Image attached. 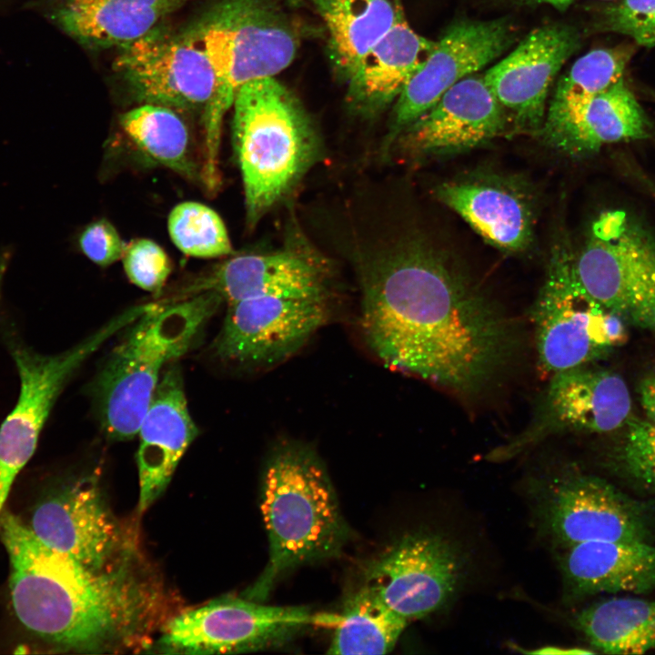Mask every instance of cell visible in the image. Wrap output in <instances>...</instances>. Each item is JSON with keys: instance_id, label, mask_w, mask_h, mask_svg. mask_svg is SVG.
Instances as JSON below:
<instances>
[{"instance_id": "obj_1", "label": "cell", "mask_w": 655, "mask_h": 655, "mask_svg": "<svg viewBox=\"0 0 655 655\" xmlns=\"http://www.w3.org/2000/svg\"><path fill=\"white\" fill-rule=\"evenodd\" d=\"M359 324L388 367L473 395L516 349L511 321L436 249L410 240L362 267Z\"/></svg>"}, {"instance_id": "obj_2", "label": "cell", "mask_w": 655, "mask_h": 655, "mask_svg": "<svg viewBox=\"0 0 655 655\" xmlns=\"http://www.w3.org/2000/svg\"><path fill=\"white\" fill-rule=\"evenodd\" d=\"M0 539L10 562L9 589L19 621L66 650L116 648L144 626L149 597L125 566L87 569L42 543L17 516L4 510Z\"/></svg>"}, {"instance_id": "obj_3", "label": "cell", "mask_w": 655, "mask_h": 655, "mask_svg": "<svg viewBox=\"0 0 655 655\" xmlns=\"http://www.w3.org/2000/svg\"><path fill=\"white\" fill-rule=\"evenodd\" d=\"M260 509L269 543L261 575L247 590L264 601L291 569L337 557L349 538L324 461L308 444L283 439L266 460Z\"/></svg>"}, {"instance_id": "obj_4", "label": "cell", "mask_w": 655, "mask_h": 655, "mask_svg": "<svg viewBox=\"0 0 655 655\" xmlns=\"http://www.w3.org/2000/svg\"><path fill=\"white\" fill-rule=\"evenodd\" d=\"M222 302L214 291L152 302L126 327L92 385L106 437L123 441L138 433L161 372L191 348Z\"/></svg>"}, {"instance_id": "obj_5", "label": "cell", "mask_w": 655, "mask_h": 655, "mask_svg": "<svg viewBox=\"0 0 655 655\" xmlns=\"http://www.w3.org/2000/svg\"><path fill=\"white\" fill-rule=\"evenodd\" d=\"M184 31L201 45L214 71L215 90L202 122L203 146L216 152L238 89L275 77L295 58L298 25L278 0H215Z\"/></svg>"}, {"instance_id": "obj_6", "label": "cell", "mask_w": 655, "mask_h": 655, "mask_svg": "<svg viewBox=\"0 0 655 655\" xmlns=\"http://www.w3.org/2000/svg\"><path fill=\"white\" fill-rule=\"evenodd\" d=\"M233 108L247 221L253 227L318 159L320 143L301 104L275 77L243 85Z\"/></svg>"}, {"instance_id": "obj_7", "label": "cell", "mask_w": 655, "mask_h": 655, "mask_svg": "<svg viewBox=\"0 0 655 655\" xmlns=\"http://www.w3.org/2000/svg\"><path fill=\"white\" fill-rule=\"evenodd\" d=\"M527 494L539 530L559 548L587 541L649 542L653 531L645 505L569 466L530 479Z\"/></svg>"}, {"instance_id": "obj_8", "label": "cell", "mask_w": 655, "mask_h": 655, "mask_svg": "<svg viewBox=\"0 0 655 655\" xmlns=\"http://www.w3.org/2000/svg\"><path fill=\"white\" fill-rule=\"evenodd\" d=\"M574 256L554 247L531 309L538 364L549 375L583 367L626 341V323L579 282Z\"/></svg>"}, {"instance_id": "obj_9", "label": "cell", "mask_w": 655, "mask_h": 655, "mask_svg": "<svg viewBox=\"0 0 655 655\" xmlns=\"http://www.w3.org/2000/svg\"><path fill=\"white\" fill-rule=\"evenodd\" d=\"M574 268L587 292L626 324L655 330V240L626 212L595 221Z\"/></svg>"}, {"instance_id": "obj_10", "label": "cell", "mask_w": 655, "mask_h": 655, "mask_svg": "<svg viewBox=\"0 0 655 655\" xmlns=\"http://www.w3.org/2000/svg\"><path fill=\"white\" fill-rule=\"evenodd\" d=\"M467 559L448 537L429 529L407 532L368 562L366 585L407 620L444 608L464 579Z\"/></svg>"}, {"instance_id": "obj_11", "label": "cell", "mask_w": 655, "mask_h": 655, "mask_svg": "<svg viewBox=\"0 0 655 655\" xmlns=\"http://www.w3.org/2000/svg\"><path fill=\"white\" fill-rule=\"evenodd\" d=\"M317 620L306 607L223 598L173 618L156 648L185 654L256 651L284 644Z\"/></svg>"}, {"instance_id": "obj_12", "label": "cell", "mask_w": 655, "mask_h": 655, "mask_svg": "<svg viewBox=\"0 0 655 655\" xmlns=\"http://www.w3.org/2000/svg\"><path fill=\"white\" fill-rule=\"evenodd\" d=\"M631 408L628 385L616 372L583 366L556 373L528 426L488 458L496 462L513 458L562 433L614 431L630 420Z\"/></svg>"}, {"instance_id": "obj_13", "label": "cell", "mask_w": 655, "mask_h": 655, "mask_svg": "<svg viewBox=\"0 0 655 655\" xmlns=\"http://www.w3.org/2000/svg\"><path fill=\"white\" fill-rule=\"evenodd\" d=\"M113 69L139 103L178 113L204 111L215 90V76L204 49L184 30L161 24L118 47Z\"/></svg>"}, {"instance_id": "obj_14", "label": "cell", "mask_w": 655, "mask_h": 655, "mask_svg": "<svg viewBox=\"0 0 655 655\" xmlns=\"http://www.w3.org/2000/svg\"><path fill=\"white\" fill-rule=\"evenodd\" d=\"M328 298L265 296L229 303L213 351L221 361L238 368L277 366L328 322Z\"/></svg>"}, {"instance_id": "obj_15", "label": "cell", "mask_w": 655, "mask_h": 655, "mask_svg": "<svg viewBox=\"0 0 655 655\" xmlns=\"http://www.w3.org/2000/svg\"><path fill=\"white\" fill-rule=\"evenodd\" d=\"M515 39L514 25L504 18L460 19L449 25L396 100L383 151L445 92L499 57Z\"/></svg>"}, {"instance_id": "obj_16", "label": "cell", "mask_w": 655, "mask_h": 655, "mask_svg": "<svg viewBox=\"0 0 655 655\" xmlns=\"http://www.w3.org/2000/svg\"><path fill=\"white\" fill-rule=\"evenodd\" d=\"M581 36L568 24L550 23L530 31L516 47L483 75L515 127L539 132L553 83Z\"/></svg>"}, {"instance_id": "obj_17", "label": "cell", "mask_w": 655, "mask_h": 655, "mask_svg": "<svg viewBox=\"0 0 655 655\" xmlns=\"http://www.w3.org/2000/svg\"><path fill=\"white\" fill-rule=\"evenodd\" d=\"M45 545L93 570L114 568L123 538L94 476L71 481L38 503L30 526Z\"/></svg>"}, {"instance_id": "obj_18", "label": "cell", "mask_w": 655, "mask_h": 655, "mask_svg": "<svg viewBox=\"0 0 655 655\" xmlns=\"http://www.w3.org/2000/svg\"><path fill=\"white\" fill-rule=\"evenodd\" d=\"M509 121L508 112L488 86L484 75L476 73L445 92L394 145L413 156L459 153L502 135Z\"/></svg>"}, {"instance_id": "obj_19", "label": "cell", "mask_w": 655, "mask_h": 655, "mask_svg": "<svg viewBox=\"0 0 655 655\" xmlns=\"http://www.w3.org/2000/svg\"><path fill=\"white\" fill-rule=\"evenodd\" d=\"M650 122L626 79L591 96L551 100L540 133L562 153L584 156L604 145L646 138Z\"/></svg>"}, {"instance_id": "obj_20", "label": "cell", "mask_w": 655, "mask_h": 655, "mask_svg": "<svg viewBox=\"0 0 655 655\" xmlns=\"http://www.w3.org/2000/svg\"><path fill=\"white\" fill-rule=\"evenodd\" d=\"M329 268L315 255L297 250L233 257L180 291L188 297L214 291L227 304L265 297H328Z\"/></svg>"}, {"instance_id": "obj_21", "label": "cell", "mask_w": 655, "mask_h": 655, "mask_svg": "<svg viewBox=\"0 0 655 655\" xmlns=\"http://www.w3.org/2000/svg\"><path fill=\"white\" fill-rule=\"evenodd\" d=\"M138 433V509L143 512L166 489L180 458L197 435L177 366L171 365L164 370Z\"/></svg>"}, {"instance_id": "obj_22", "label": "cell", "mask_w": 655, "mask_h": 655, "mask_svg": "<svg viewBox=\"0 0 655 655\" xmlns=\"http://www.w3.org/2000/svg\"><path fill=\"white\" fill-rule=\"evenodd\" d=\"M564 597L655 591V545L648 541H587L559 548Z\"/></svg>"}, {"instance_id": "obj_23", "label": "cell", "mask_w": 655, "mask_h": 655, "mask_svg": "<svg viewBox=\"0 0 655 655\" xmlns=\"http://www.w3.org/2000/svg\"><path fill=\"white\" fill-rule=\"evenodd\" d=\"M435 42L416 33L398 6L390 29L370 48L346 80L347 98L357 114L371 117L395 103Z\"/></svg>"}, {"instance_id": "obj_24", "label": "cell", "mask_w": 655, "mask_h": 655, "mask_svg": "<svg viewBox=\"0 0 655 655\" xmlns=\"http://www.w3.org/2000/svg\"><path fill=\"white\" fill-rule=\"evenodd\" d=\"M190 0H54L56 25L91 50L117 49L159 25Z\"/></svg>"}, {"instance_id": "obj_25", "label": "cell", "mask_w": 655, "mask_h": 655, "mask_svg": "<svg viewBox=\"0 0 655 655\" xmlns=\"http://www.w3.org/2000/svg\"><path fill=\"white\" fill-rule=\"evenodd\" d=\"M436 196L497 247L520 251L531 241L530 207L511 189L485 182H446L437 187Z\"/></svg>"}, {"instance_id": "obj_26", "label": "cell", "mask_w": 655, "mask_h": 655, "mask_svg": "<svg viewBox=\"0 0 655 655\" xmlns=\"http://www.w3.org/2000/svg\"><path fill=\"white\" fill-rule=\"evenodd\" d=\"M328 33L329 56L346 82L359 61L390 29L396 8L389 0H311Z\"/></svg>"}, {"instance_id": "obj_27", "label": "cell", "mask_w": 655, "mask_h": 655, "mask_svg": "<svg viewBox=\"0 0 655 655\" xmlns=\"http://www.w3.org/2000/svg\"><path fill=\"white\" fill-rule=\"evenodd\" d=\"M576 627L608 654H643L655 650V600L611 598L586 607Z\"/></svg>"}, {"instance_id": "obj_28", "label": "cell", "mask_w": 655, "mask_h": 655, "mask_svg": "<svg viewBox=\"0 0 655 655\" xmlns=\"http://www.w3.org/2000/svg\"><path fill=\"white\" fill-rule=\"evenodd\" d=\"M335 631L328 654H386L396 646L408 620L393 611L364 584L332 619Z\"/></svg>"}, {"instance_id": "obj_29", "label": "cell", "mask_w": 655, "mask_h": 655, "mask_svg": "<svg viewBox=\"0 0 655 655\" xmlns=\"http://www.w3.org/2000/svg\"><path fill=\"white\" fill-rule=\"evenodd\" d=\"M178 114L168 107L142 104L124 113L119 121L126 136L153 161L188 180L202 182L189 130Z\"/></svg>"}, {"instance_id": "obj_30", "label": "cell", "mask_w": 655, "mask_h": 655, "mask_svg": "<svg viewBox=\"0 0 655 655\" xmlns=\"http://www.w3.org/2000/svg\"><path fill=\"white\" fill-rule=\"evenodd\" d=\"M167 227L173 243L186 256L216 258L233 252L222 218L201 203L176 205L168 216Z\"/></svg>"}, {"instance_id": "obj_31", "label": "cell", "mask_w": 655, "mask_h": 655, "mask_svg": "<svg viewBox=\"0 0 655 655\" xmlns=\"http://www.w3.org/2000/svg\"><path fill=\"white\" fill-rule=\"evenodd\" d=\"M632 45L593 49L577 59L558 80L551 100L591 96L625 80Z\"/></svg>"}, {"instance_id": "obj_32", "label": "cell", "mask_w": 655, "mask_h": 655, "mask_svg": "<svg viewBox=\"0 0 655 655\" xmlns=\"http://www.w3.org/2000/svg\"><path fill=\"white\" fill-rule=\"evenodd\" d=\"M595 29L630 37L636 44L655 46V0H611L597 8Z\"/></svg>"}, {"instance_id": "obj_33", "label": "cell", "mask_w": 655, "mask_h": 655, "mask_svg": "<svg viewBox=\"0 0 655 655\" xmlns=\"http://www.w3.org/2000/svg\"><path fill=\"white\" fill-rule=\"evenodd\" d=\"M620 458L627 476L655 492V426L647 419L630 418Z\"/></svg>"}, {"instance_id": "obj_34", "label": "cell", "mask_w": 655, "mask_h": 655, "mask_svg": "<svg viewBox=\"0 0 655 655\" xmlns=\"http://www.w3.org/2000/svg\"><path fill=\"white\" fill-rule=\"evenodd\" d=\"M122 261L130 282L149 292H159L172 270L165 250L147 238L135 239L126 245Z\"/></svg>"}, {"instance_id": "obj_35", "label": "cell", "mask_w": 655, "mask_h": 655, "mask_svg": "<svg viewBox=\"0 0 655 655\" xmlns=\"http://www.w3.org/2000/svg\"><path fill=\"white\" fill-rule=\"evenodd\" d=\"M78 244L83 254L100 267L122 259L126 246L116 228L105 218L86 226L78 237Z\"/></svg>"}, {"instance_id": "obj_36", "label": "cell", "mask_w": 655, "mask_h": 655, "mask_svg": "<svg viewBox=\"0 0 655 655\" xmlns=\"http://www.w3.org/2000/svg\"><path fill=\"white\" fill-rule=\"evenodd\" d=\"M639 395L647 420L655 426V374L641 379L639 385Z\"/></svg>"}, {"instance_id": "obj_37", "label": "cell", "mask_w": 655, "mask_h": 655, "mask_svg": "<svg viewBox=\"0 0 655 655\" xmlns=\"http://www.w3.org/2000/svg\"><path fill=\"white\" fill-rule=\"evenodd\" d=\"M510 4L526 6L535 5H549L559 11H564L568 9L573 3L578 0H503ZM601 1H611V0H601Z\"/></svg>"}, {"instance_id": "obj_38", "label": "cell", "mask_w": 655, "mask_h": 655, "mask_svg": "<svg viewBox=\"0 0 655 655\" xmlns=\"http://www.w3.org/2000/svg\"><path fill=\"white\" fill-rule=\"evenodd\" d=\"M533 654H591V650L579 648H562V647H543L535 650L529 651Z\"/></svg>"}, {"instance_id": "obj_39", "label": "cell", "mask_w": 655, "mask_h": 655, "mask_svg": "<svg viewBox=\"0 0 655 655\" xmlns=\"http://www.w3.org/2000/svg\"><path fill=\"white\" fill-rule=\"evenodd\" d=\"M650 95H651V96L654 97V99H655V92L651 93Z\"/></svg>"}]
</instances>
